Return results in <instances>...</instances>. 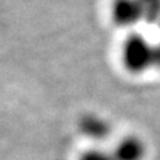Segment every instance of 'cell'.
Masks as SVG:
<instances>
[{"label":"cell","instance_id":"6da1fadb","mask_svg":"<svg viewBox=\"0 0 160 160\" xmlns=\"http://www.w3.org/2000/svg\"><path fill=\"white\" fill-rule=\"evenodd\" d=\"M153 46L142 35H131L123 46V62L128 71L142 73L152 67Z\"/></svg>","mask_w":160,"mask_h":160},{"label":"cell","instance_id":"7a4b0ae2","mask_svg":"<svg viewBox=\"0 0 160 160\" xmlns=\"http://www.w3.org/2000/svg\"><path fill=\"white\" fill-rule=\"evenodd\" d=\"M112 15L115 22L123 27H131L143 22L140 0H113Z\"/></svg>","mask_w":160,"mask_h":160},{"label":"cell","instance_id":"3957f363","mask_svg":"<svg viewBox=\"0 0 160 160\" xmlns=\"http://www.w3.org/2000/svg\"><path fill=\"white\" fill-rule=\"evenodd\" d=\"M112 155L115 160H143L146 147L138 138H126L116 146Z\"/></svg>","mask_w":160,"mask_h":160},{"label":"cell","instance_id":"277c9868","mask_svg":"<svg viewBox=\"0 0 160 160\" xmlns=\"http://www.w3.org/2000/svg\"><path fill=\"white\" fill-rule=\"evenodd\" d=\"M80 129L87 138L93 140H103L111 133V126L106 119L96 115H87L80 122Z\"/></svg>","mask_w":160,"mask_h":160},{"label":"cell","instance_id":"5b68a950","mask_svg":"<svg viewBox=\"0 0 160 160\" xmlns=\"http://www.w3.org/2000/svg\"><path fill=\"white\" fill-rule=\"evenodd\" d=\"M143 8V22L160 26V0H140Z\"/></svg>","mask_w":160,"mask_h":160},{"label":"cell","instance_id":"8992f818","mask_svg":"<svg viewBox=\"0 0 160 160\" xmlns=\"http://www.w3.org/2000/svg\"><path fill=\"white\" fill-rule=\"evenodd\" d=\"M80 160H115V158L112 153H107L100 149H92V151L83 153Z\"/></svg>","mask_w":160,"mask_h":160},{"label":"cell","instance_id":"52a82bcc","mask_svg":"<svg viewBox=\"0 0 160 160\" xmlns=\"http://www.w3.org/2000/svg\"><path fill=\"white\" fill-rule=\"evenodd\" d=\"M152 67L160 69V44L153 46V60H152Z\"/></svg>","mask_w":160,"mask_h":160}]
</instances>
